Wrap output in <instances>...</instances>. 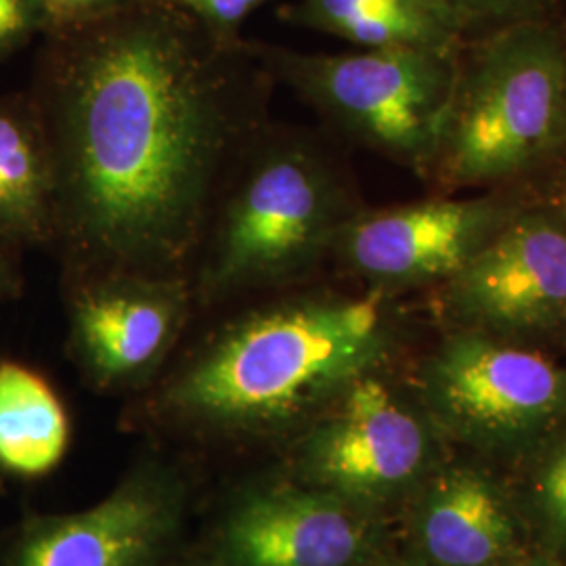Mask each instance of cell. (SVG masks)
I'll list each match as a JSON object with an SVG mask.
<instances>
[{
  "label": "cell",
  "mask_w": 566,
  "mask_h": 566,
  "mask_svg": "<svg viewBox=\"0 0 566 566\" xmlns=\"http://www.w3.org/2000/svg\"><path fill=\"white\" fill-rule=\"evenodd\" d=\"M283 18L359 49L453 53L465 46L464 39L426 0H296Z\"/></svg>",
  "instance_id": "15"
},
{
  "label": "cell",
  "mask_w": 566,
  "mask_h": 566,
  "mask_svg": "<svg viewBox=\"0 0 566 566\" xmlns=\"http://www.w3.org/2000/svg\"><path fill=\"white\" fill-rule=\"evenodd\" d=\"M185 518V486L139 465L99 504L25 521L2 566H163Z\"/></svg>",
  "instance_id": "11"
},
{
  "label": "cell",
  "mask_w": 566,
  "mask_h": 566,
  "mask_svg": "<svg viewBox=\"0 0 566 566\" xmlns=\"http://www.w3.org/2000/svg\"><path fill=\"white\" fill-rule=\"evenodd\" d=\"M208 332L151 395L164 422L231 439L308 424L344 388L385 371L399 344L395 298L306 290L261 294Z\"/></svg>",
  "instance_id": "2"
},
{
  "label": "cell",
  "mask_w": 566,
  "mask_h": 566,
  "mask_svg": "<svg viewBox=\"0 0 566 566\" xmlns=\"http://www.w3.org/2000/svg\"><path fill=\"white\" fill-rule=\"evenodd\" d=\"M566 149V28L521 21L465 42L432 179L502 187Z\"/></svg>",
  "instance_id": "4"
},
{
  "label": "cell",
  "mask_w": 566,
  "mask_h": 566,
  "mask_svg": "<svg viewBox=\"0 0 566 566\" xmlns=\"http://www.w3.org/2000/svg\"><path fill=\"white\" fill-rule=\"evenodd\" d=\"M413 500L411 554L426 566H506L521 556L516 506L483 470L430 474Z\"/></svg>",
  "instance_id": "13"
},
{
  "label": "cell",
  "mask_w": 566,
  "mask_h": 566,
  "mask_svg": "<svg viewBox=\"0 0 566 566\" xmlns=\"http://www.w3.org/2000/svg\"><path fill=\"white\" fill-rule=\"evenodd\" d=\"M193 311L191 283L182 277L67 280V348L97 390H137L158 380Z\"/></svg>",
  "instance_id": "10"
},
{
  "label": "cell",
  "mask_w": 566,
  "mask_h": 566,
  "mask_svg": "<svg viewBox=\"0 0 566 566\" xmlns=\"http://www.w3.org/2000/svg\"><path fill=\"white\" fill-rule=\"evenodd\" d=\"M55 177L34 102H0V238L53 242Z\"/></svg>",
  "instance_id": "14"
},
{
  "label": "cell",
  "mask_w": 566,
  "mask_h": 566,
  "mask_svg": "<svg viewBox=\"0 0 566 566\" xmlns=\"http://www.w3.org/2000/svg\"><path fill=\"white\" fill-rule=\"evenodd\" d=\"M464 39L521 21L556 18L558 0H426Z\"/></svg>",
  "instance_id": "17"
},
{
  "label": "cell",
  "mask_w": 566,
  "mask_h": 566,
  "mask_svg": "<svg viewBox=\"0 0 566 566\" xmlns=\"http://www.w3.org/2000/svg\"><path fill=\"white\" fill-rule=\"evenodd\" d=\"M277 84L336 133L430 177L446 139L462 51L359 49L304 53L252 42Z\"/></svg>",
  "instance_id": "5"
},
{
  "label": "cell",
  "mask_w": 566,
  "mask_h": 566,
  "mask_svg": "<svg viewBox=\"0 0 566 566\" xmlns=\"http://www.w3.org/2000/svg\"><path fill=\"white\" fill-rule=\"evenodd\" d=\"M367 566H426L424 563H420L413 554H409V556H390V554H385V552H380L371 563Z\"/></svg>",
  "instance_id": "23"
},
{
  "label": "cell",
  "mask_w": 566,
  "mask_h": 566,
  "mask_svg": "<svg viewBox=\"0 0 566 566\" xmlns=\"http://www.w3.org/2000/svg\"><path fill=\"white\" fill-rule=\"evenodd\" d=\"M506 566H563L554 556L546 554H533V556H516L510 565Z\"/></svg>",
  "instance_id": "24"
},
{
  "label": "cell",
  "mask_w": 566,
  "mask_h": 566,
  "mask_svg": "<svg viewBox=\"0 0 566 566\" xmlns=\"http://www.w3.org/2000/svg\"><path fill=\"white\" fill-rule=\"evenodd\" d=\"M0 491H2V486H0Z\"/></svg>",
  "instance_id": "26"
},
{
  "label": "cell",
  "mask_w": 566,
  "mask_h": 566,
  "mask_svg": "<svg viewBox=\"0 0 566 566\" xmlns=\"http://www.w3.org/2000/svg\"><path fill=\"white\" fill-rule=\"evenodd\" d=\"M70 422L49 382L25 365L0 364V468L41 476L60 464Z\"/></svg>",
  "instance_id": "16"
},
{
  "label": "cell",
  "mask_w": 566,
  "mask_h": 566,
  "mask_svg": "<svg viewBox=\"0 0 566 566\" xmlns=\"http://www.w3.org/2000/svg\"><path fill=\"white\" fill-rule=\"evenodd\" d=\"M528 502L549 542L566 547V437L542 460L531 481Z\"/></svg>",
  "instance_id": "18"
},
{
  "label": "cell",
  "mask_w": 566,
  "mask_h": 566,
  "mask_svg": "<svg viewBox=\"0 0 566 566\" xmlns=\"http://www.w3.org/2000/svg\"><path fill=\"white\" fill-rule=\"evenodd\" d=\"M51 36L34 105L65 277L189 280L277 82L252 42L221 41L160 0Z\"/></svg>",
  "instance_id": "1"
},
{
  "label": "cell",
  "mask_w": 566,
  "mask_h": 566,
  "mask_svg": "<svg viewBox=\"0 0 566 566\" xmlns=\"http://www.w3.org/2000/svg\"><path fill=\"white\" fill-rule=\"evenodd\" d=\"M200 23L212 36L227 42L243 41L242 28L259 9L273 0H160Z\"/></svg>",
  "instance_id": "19"
},
{
  "label": "cell",
  "mask_w": 566,
  "mask_h": 566,
  "mask_svg": "<svg viewBox=\"0 0 566 566\" xmlns=\"http://www.w3.org/2000/svg\"><path fill=\"white\" fill-rule=\"evenodd\" d=\"M439 292L458 329L521 343L566 327V206L526 203Z\"/></svg>",
  "instance_id": "9"
},
{
  "label": "cell",
  "mask_w": 566,
  "mask_h": 566,
  "mask_svg": "<svg viewBox=\"0 0 566 566\" xmlns=\"http://www.w3.org/2000/svg\"><path fill=\"white\" fill-rule=\"evenodd\" d=\"M525 206L516 196L489 193L361 208L340 229L332 261L364 287L390 296L439 287Z\"/></svg>",
  "instance_id": "8"
},
{
  "label": "cell",
  "mask_w": 566,
  "mask_h": 566,
  "mask_svg": "<svg viewBox=\"0 0 566 566\" xmlns=\"http://www.w3.org/2000/svg\"><path fill=\"white\" fill-rule=\"evenodd\" d=\"M364 206L315 135L273 122L229 170L189 275L196 308L298 287Z\"/></svg>",
  "instance_id": "3"
},
{
  "label": "cell",
  "mask_w": 566,
  "mask_h": 566,
  "mask_svg": "<svg viewBox=\"0 0 566 566\" xmlns=\"http://www.w3.org/2000/svg\"><path fill=\"white\" fill-rule=\"evenodd\" d=\"M36 30H46L39 0H0V55L18 49Z\"/></svg>",
  "instance_id": "21"
},
{
  "label": "cell",
  "mask_w": 566,
  "mask_h": 566,
  "mask_svg": "<svg viewBox=\"0 0 566 566\" xmlns=\"http://www.w3.org/2000/svg\"><path fill=\"white\" fill-rule=\"evenodd\" d=\"M434 426L385 371L361 376L319 411L294 451V481L380 514L434 468Z\"/></svg>",
  "instance_id": "7"
},
{
  "label": "cell",
  "mask_w": 566,
  "mask_h": 566,
  "mask_svg": "<svg viewBox=\"0 0 566 566\" xmlns=\"http://www.w3.org/2000/svg\"><path fill=\"white\" fill-rule=\"evenodd\" d=\"M185 566H221V565H219V563H217V560H214V558H212V560H210V563H196V565H185Z\"/></svg>",
  "instance_id": "25"
},
{
  "label": "cell",
  "mask_w": 566,
  "mask_h": 566,
  "mask_svg": "<svg viewBox=\"0 0 566 566\" xmlns=\"http://www.w3.org/2000/svg\"><path fill=\"white\" fill-rule=\"evenodd\" d=\"M142 0H39L46 32H63L103 20Z\"/></svg>",
  "instance_id": "20"
},
{
  "label": "cell",
  "mask_w": 566,
  "mask_h": 566,
  "mask_svg": "<svg viewBox=\"0 0 566 566\" xmlns=\"http://www.w3.org/2000/svg\"><path fill=\"white\" fill-rule=\"evenodd\" d=\"M380 514L298 481L243 491L224 514L221 566H367L382 552Z\"/></svg>",
  "instance_id": "12"
},
{
  "label": "cell",
  "mask_w": 566,
  "mask_h": 566,
  "mask_svg": "<svg viewBox=\"0 0 566 566\" xmlns=\"http://www.w3.org/2000/svg\"><path fill=\"white\" fill-rule=\"evenodd\" d=\"M416 397L437 432L506 453L566 426V365L516 340L455 329L426 357Z\"/></svg>",
  "instance_id": "6"
},
{
  "label": "cell",
  "mask_w": 566,
  "mask_h": 566,
  "mask_svg": "<svg viewBox=\"0 0 566 566\" xmlns=\"http://www.w3.org/2000/svg\"><path fill=\"white\" fill-rule=\"evenodd\" d=\"M15 292H18V275L9 263V259L0 250V298H7Z\"/></svg>",
  "instance_id": "22"
}]
</instances>
